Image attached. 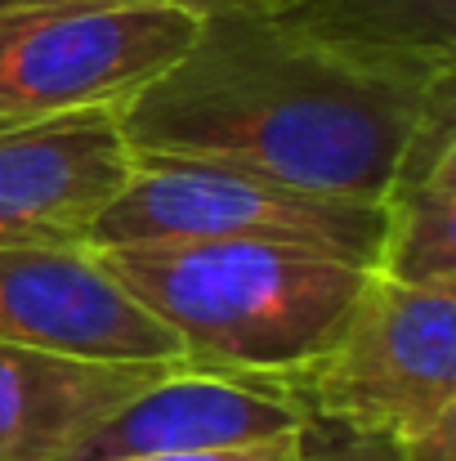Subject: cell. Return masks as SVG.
Segmentation results:
<instances>
[{"label": "cell", "instance_id": "1", "mask_svg": "<svg viewBox=\"0 0 456 461\" xmlns=\"http://www.w3.org/2000/svg\"><path fill=\"white\" fill-rule=\"evenodd\" d=\"M448 95L456 59L335 41L269 9H219L117 117L130 157L228 166L380 206Z\"/></svg>", "mask_w": 456, "mask_h": 461}, {"label": "cell", "instance_id": "2", "mask_svg": "<svg viewBox=\"0 0 456 461\" xmlns=\"http://www.w3.org/2000/svg\"><path fill=\"white\" fill-rule=\"evenodd\" d=\"M99 256L174 331L188 367L273 381L300 376L326 349L376 274L255 242H130Z\"/></svg>", "mask_w": 456, "mask_h": 461}, {"label": "cell", "instance_id": "3", "mask_svg": "<svg viewBox=\"0 0 456 461\" xmlns=\"http://www.w3.org/2000/svg\"><path fill=\"white\" fill-rule=\"evenodd\" d=\"M130 242H255L376 269L385 206L308 193L228 166L135 157L130 179L90 229V247L99 251Z\"/></svg>", "mask_w": 456, "mask_h": 461}, {"label": "cell", "instance_id": "4", "mask_svg": "<svg viewBox=\"0 0 456 461\" xmlns=\"http://www.w3.org/2000/svg\"><path fill=\"white\" fill-rule=\"evenodd\" d=\"M308 421L412 439L456 412V283L367 274L326 349L287 381Z\"/></svg>", "mask_w": 456, "mask_h": 461}, {"label": "cell", "instance_id": "5", "mask_svg": "<svg viewBox=\"0 0 456 461\" xmlns=\"http://www.w3.org/2000/svg\"><path fill=\"white\" fill-rule=\"evenodd\" d=\"M174 5H9L0 9V135L81 108H121L197 36Z\"/></svg>", "mask_w": 456, "mask_h": 461}, {"label": "cell", "instance_id": "6", "mask_svg": "<svg viewBox=\"0 0 456 461\" xmlns=\"http://www.w3.org/2000/svg\"><path fill=\"white\" fill-rule=\"evenodd\" d=\"M0 340L90 363H183L174 331L90 242L0 251Z\"/></svg>", "mask_w": 456, "mask_h": 461}, {"label": "cell", "instance_id": "7", "mask_svg": "<svg viewBox=\"0 0 456 461\" xmlns=\"http://www.w3.org/2000/svg\"><path fill=\"white\" fill-rule=\"evenodd\" d=\"M117 108H81L0 135V251L76 247L130 179Z\"/></svg>", "mask_w": 456, "mask_h": 461}, {"label": "cell", "instance_id": "8", "mask_svg": "<svg viewBox=\"0 0 456 461\" xmlns=\"http://www.w3.org/2000/svg\"><path fill=\"white\" fill-rule=\"evenodd\" d=\"M304 421L308 417L287 381L170 367L139 394H130L99 430H90L72 461L246 448L278 435H296Z\"/></svg>", "mask_w": 456, "mask_h": 461}, {"label": "cell", "instance_id": "9", "mask_svg": "<svg viewBox=\"0 0 456 461\" xmlns=\"http://www.w3.org/2000/svg\"><path fill=\"white\" fill-rule=\"evenodd\" d=\"M188 363H90L0 340V461H72L130 394Z\"/></svg>", "mask_w": 456, "mask_h": 461}, {"label": "cell", "instance_id": "10", "mask_svg": "<svg viewBox=\"0 0 456 461\" xmlns=\"http://www.w3.org/2000/svg\"><path fill=\"white\" fill-rule=\"evenodd\" d=\"M456 95L421 122L385 193V247L376 274L398 283H456Z\"/></svg>", "mask_w": 456, "mask_h": 461}, {"label": "cell", "instance_id": "11", "mask_svg": "<svg viewBox=\"0 0 456 461\" xmlns=\"http://www.w3.org/2000/svg\"><path fill=\"white\" fill-rule=\"evenodd\" d=\"M264 9L335 41L456 59V0H273Z\"/></svg>", "mask_w": 456, "mask_h": 461}, {"label": "cell", "instance_id": "12", "mask_svg": "<svg viewBox=\"0 0 456 461\" xmlns=\"http://www.w3.org/2000/svg\"><path fill=\"white\" fill-rule=\"evenodd\" d=\"M300 439L296 435H278L264 444H246V448H206V453H156V457H126V461H300Z\"/></svg>", "mask_w": 456, "mask_h": 461}, {"label": "cell", "instance_id": "13", "mask_svg": "<svg viewBox=\"0 0 456 461\" xmlns=\"http://www.w3.org/2000/svg\"><path fill=\"white\" fill-rule=\"evenodd\" d=\"M398 453L403 461H456V412L412 439H398Z\"/></svg>", "mask_w": 456, "mask_h": 461}, {"label": "cell", "instance_id": "14", "mask_svg": "<svg viewBox=\"0 0 456 461\" xmlns=\"http://www.w3.org/2000/svg\"><path fill=\"white\" fill-rule=\"evenodd\" d=\"M9 5H63V0H0V9H9ZM90 5H174V9L206 18V14H219V9H264L273 0H90Z\"/></svg>", "mask_w": 456, "mask_h": 461}]
</instances>
